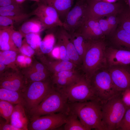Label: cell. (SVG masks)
Returning a JSON list of instances; mask_svg holds the SVG:
<instances>
[{"instance_id":"cell-51","label":"cell","mask_w":130,"mask_h":130,"mask_svg":"<svg viewBox=\"0 0 130 130\" xmlns=\"http://www.w3.org/2000/svg\"><path fill=\"white\" fill-rule=\"evenodd\" d=\"M30 0L31 1H35L37 2H39L40 1V0Z\"/></svg>"},{"instance_id":"cell-20","label":"cell","mask_w":130,"mask_h":130,"mask_svg":"<svg viewBox=\"0 0 130 130\" xmlns=\"http://www.w3.org/2000/svg\"><path fill=\"white\" fill-rule=\"evenodd\" d=\"M0 100L6 101L15 105L25 106V102L22 92L0 88Z\"/></svg>"},{"instance_id":"cell-26","label":"cell","mask_w":130,"mask_h":130,"mask_svg":"<svg viewBox=\"0 0 130 130\" xmlns=\"http://www.w3.org/2000/svg\"><path fill=\"white\" fill-rule=\"evenodd\" d=\"M114 39L117 44L130 50V33L120 28L115 35Z\"/></svg>"},{"instance_id":"cell-35","label":"cell","mask_w":130,"mask_h":130,"mask_svg":"<svg viewBox=\"0 0 130 130\" xmlns=\"http://www.w3.org/2000/svg\"><path fill=\"white\" fill-rule=\"evenodd\" d=\"M57 45L59 48L60 59L64 61H70L68 56L66 48L64 45L58 40H57Z\"/></svg>"},{"instance_id":"cell-5","label":"cell","mask_w":130,"mask_h":130,"mask_svg":"<svg viewBox=\"0 0 130 130\" xmlns=\"http://www.w3.org/2000/svg\"><path fill=\"white\" fill-rule=\"evenodd\" d=\"M58 90L64 93L69 103L98 100L90 80L83 74L70 85Z\"/></svg>"},{"instance_id":"cell-28","label":"cell","mask_w":130,"mask_h":130,"mask_svg":"<svg viewBox=\"0 0 130 130\" xmlns=\"http://www.w3.org/2000/svg\"><path fill=\"white\" fill-rule=\"evenodd\" d=\"M49 76L50 74L48 71H37L29 74L27 76V78L31 82L47 80L50 79L49 78Z\"/></svg>"},{"instance_id":"cell-15","label":"cell","mask_w":130,"mask_h":130,"mask_svg":"<svg viewBox=\"0 0 130 130\" xmlns=\"http://www.w3.org/2000/svg\"><path fill=\"white\" fill-rule=\"evenodd\" d=\"M80 33L86 39L95 40L104 34L98 20L87 18L77 31Z\"/></svg>"},{"instance_id":"cell-47","label":"cell","mask_w":130,"mask_h":130,"mask_svg":"<svg viewBox=\"0 0 130 130\" xmlns=\"http://www.w3.org/2000/svg\"><path fill=\"white\" fill-rule=\"evenodd\" d=\"M4 64L3 63L0 62V71H2L5 68V66L4 65Z\"/></svg>"},{"instance_id":"cell-22","label":"cell","mask_w":130,"mask_h":130,"mask_svg":"<svg viewBox=\"0 0 130 130\" xmlns=\"http://www.w3.org/2000/svg\"><path fill=\"white\" fill-rule=\"evenodd\" d=\"M45 29L42 23L38 19H32L23 23L19 31L23 36H25L30 33H39Z\"/></svg>"},{"instance_id":"cell-40","label":"cell","mask_w":130,"mask_h":130,"mask_svg":"<svg viewBox=\"0 0 130 130\" xmlns=\"http://www.w3.org/2000/svg\"><path fill=\"white\" fill-rule=\"evenodd\" d=\"M18 4L15 0H0V7L6 6L11 4Z\"/></svg>"},{"instance_id":"cell-8","label":"cell","mask_w":130,"mask_h":130,"mask_svg":"<svg viewBox=\"0 0 130 130\" xmlns=\"http://www.w3.org/2000/svg\"><path fill=\"white\" fill-rule=\"evenodd\" d=\"M87 6L84 0H77L66 15L63 26L70 34L77 31L85 21Z\"/></svg>"},{"instance_id":"cell-3","label":"cell","mask_w":130,"mask_h":130,"mask_svg":"<svg viewBox=\"0 0 130 130\" xmlns=\"http://www.w3.org/2000/svg\"><path fill=\"white\" fill-rule=\"evenodd\" d=\"M105 59L104 43L99 41L90 40L81 65L83 74L90 80Z\"/></svg>"},{"instance_id":"cell-39","label":"cell","mask_w":130,"mask_h":130,"mask_svg":"<svg viewBox=\"0 0 130 130\" xmlns=\"http://www.w3.org/2000/svg\"><path fill=\"white\" fill-rule=\"evenodd\" d=\"M0 130H19L10 123H8L5 120H4L0 118Z\"/></svg>"},{"instance_id":"cell-19","label":"cell","mask_w":130,"mask_h":130,"mask_svg":"<svg viewBox=\"0 0 130 130\" xmlns=\"http://www.w3.org/2000/svg\"><path fill=\"white\" fill-rule=\"evenodd\" d=\"M42 2L54 8L63 22L71 9L74 0H41Z\"/></svg>"},{"instance_id":"cell-34","label":"cell","mask_w":130,"mask_h":130,"mask_svg":"<svg viewBox=\"0 0 130 130\" xmlns=\"http://www.w3.org/2000/svg\"><path fill=\"white\" fill-rule=\"evenodd\" d=\"M16 11H23L20 4H13L0 7V13Z\"/></svg>"},{"instance_id":"cell-10","label":"cell","mask_w":130,"mask_h":130,"mask_svg":"<svg viewBox=\"0 0 130 130\" xmlns=\"http://www.w3.org/2000/svg\"><path fill=\"white\" fill-rule=\"evenodd\" d=\"M43 25L45 29L63 26V23L56 10L52 7L42 2L32 13Z\"/></svg>"},{"instance_id":"cell-30","label":"cell","mask_w":130,"mask_h":130,"mask_svg":"<svg viewBox=\"0 0 130 130\" xmlns=\"http://www.w3.org/2000/svg\"><path fill=\"white\" fill-rule=\"evenodd\" d=\"M16 53L11 51H5L0 53V62L4 64L7 65L13 61L15 59Z\"/></svg>"},{"instance_id":"cell-18","label":"cell","mask_w":130,"mask_h":130,"mask_svg":"<svg viewBox=\"0 0 130 130\" xmlns=\"http://www.w3.org/2000/svg\"><path fill=\"white\" fill-rule=\"evenodd\" d=\"M23 105L14 106L10 119V123L19 130H28L29 121Z\"/></svg>"},{"instance_id":"cell-50","label":"cell","mask_w":130,"mask_h":130,"mask_svg":"<svg viewBox=\"0 0 130 130\" xmlns=\"http://www.w3.org/2000/svg\"><path fill=\"white\" fill-rule=\"evenodd\" d=\"M128 3L129 5L130 9V0H127Z\"/></svg>"},{"instance_id":"cell-33","label":"cell","mask_w":130,"mask_h":130,"mask_svg":"<svg viewBox=\"0 0 130 130\" xmlns=\"http://www.w3.org/2000/svg\"><path fill=\"white\" fill-rule=\"evenodd\" d=\"M21 33L19 31L13 29L12 32V37L13 41L15 45L18 48H20L22 45V37Z\"/></svg>"},{"instance_id":"cell-25","label":"cell","mask_w":130,"mask_h":130,"mask_svg":"<svg viewBox=\"0 0 130 130\" xmlns=\"http://www.w3.org/2000/svg\"><path fill=\"white\" fill-rule=\"evenodd\" d=\"M55 34L52 33L48 34L41 41L39 47L44 53H48L52 51L55 43L56 39Z\"/></svg>"},{"instance_id":"cell-42","label":"cell","mask_w":130,"mask_h":130,"mask_svg":"<svg viewBox=\"0 0 130 130\" xmlns=\"http://www.w3.org/2000/svg\"><path fill=\"white\" fill-rule=\"evenodd\" d=\"M24 45L26 50L28 53L31 55L33 54L34 53V51L32 49L30 46L28 45L27 44L25 43L24 44Z\"/></svg>"},{"instance_id":"cell-1","label":"cell","mask_w":130,"mask_h":130,"mask_svg":"<svg viewBox=\"0 0 130 130\" xmlns=\"http://www.w3.org/2000/svg\"><path fill=\"white\" fill-rule=\"evenodd\" d=\"M69 103L70 111L77 115L88 130H106L102 120L101 103L99 101Z\"/></svg>"},{"instance_id":"cell-49","label":"cell","mask_w":130,"mask_h":130,"mask_svg":"<svg viewBox=\"0 0 130 130\" xmlns=\"http://www.w3.org/2000/svg\"><path fill=\"white\" fill-rule=\"evenodd\" d=\"M105 1L110 3H112L115 1L116 0H105Z\"/></svg>"},{"instance_id":"cell-46","label":"cell","mask_w":130,"mask_h":130,"mask_svg":"<svg viewBox=\"0 0 130 130\" xmlns=\"http://www.w3.org/2000/svg\"><path fill=\"white\" fill-rule=\"evenodd\" d=\"M25 61L26 63L28 64H29L31 63V60L30 58H27L25 59Z\"/></svg>"},{"instance_id":"cell-11","label":"cell","mask_w":130,"mask_h":130,"mask_svg":"<svg viewBox=\"0 0 130 130\" xmlns=\"http://www.w3.org/2000/svg\"><path fill=\"white\" fill-rule=\"evenodd\" d=\"M121 11L117 4L98 0H91L87 3V18L98 20L105 16L115 15Z\"/></svg>"},{"instance_id":"cell-38","label":"cell","mask_w":130,"mask_h":130,"mask_svg":"<svg viewBox=\"0 0 130 130\" xmlns=\"http://www.w3.org/2000/svg\"><path fill=\"white\" fill-rule=\"evenodd\" d=\"M106 20L110 26L112 31L116 28L118 22L117 18L115 15H111L107 16Z\"/></svg>"},{"instance_id":"cell-36","label":"cell","mask_w":130,"mask_h":130,"mask_svg":"<svg viewBox=\"0 0 130 130\" xmlns=\"http://www.w3.org/2000/svg\"><path fill=\"white\" fill-rule=\"evenodd\" d=\"M100 28L104 34H109L112 30L107 20L99 19L98 20Z\"/></svg>"},{"instance_id":"cell-31","label":"cell","mask_w":130,"mask_h":130,"mask_svg":"<svg viewBox=\"0 0 130 130\" xmlns=\"http://www.w3.org/2000/svg\"><path fill=\"white\" fill-rule=\"evenodd\" d=\"M118 130H130V107L128 108L117 129Z\"/></svg>"},{"instance_id":"cell-44","label":"cell","mask_w":130,"mask_h":130,"mask_svg":"<svg viewBox=\"0 0 130 130\" xmlns=\"http://www.w3.org/2000/svg\"><path fill=\"white\" fill-rule=\"evenodd\" d=\"M20 48V50L22 53L30 57L31 56L27 51L24 45L22 46Z\"/></svg>"},{"instance_id":"cell-13","label":"cell","mask_w":130,"mask_h":130,"mask_svg":"<svg viewBox=\"0 0 130 130\" xmlns=\"http://www.w3.org/2000/svg\"><path fill=\"white\" fill-rule=\"evenodd\" d=\"M79 69L62 71L53 74L51 79L53 87L59 89L70 85L82 74L79 71Z\"/></svg>"},{"instance_id":"cell-17","label":"cell","mask_w":130,"mask_h":130,"mask_svg":"<svg viewBox=\"0 0 130 130\" xmlns=\"http://www.w3.org/2000/svg\"><path fill=\"white\" fill-rule=\"evenodd\" d=\"M25 79L19 74L5 75L0 79V87L22 92L26 86Z\"/></svg>"},{"instance_id":"cell-48","label":"cell","mask_w":130,"mask_h":130,"mask_svg":"<svg viewBox=\"0 0 130 130\" xmlns=\"http://www.w3.org/2000/svg\"><path fill=\"white\" fill-rule=\"evenodd\" d=\"M15 0L18 4L20 5L26 1V0Z\"/></svg>"},{"instance_id":"cell-32","label":"cell","mask_w":130,"mask_h":130,"mask_svg":"<svg viewBox=\"0 0 130 130\" xmlns=\"http://www.w3.org/2000/svg\"><path fill=\"white\" fill-rule=\"evenodd\" d=\"M120 22V28L130 33V9L123 14Z\"/></svg>"},{"instance_id":"cell-16","label":"cell","mask_w":130,"mask_h":130,"mask_svg":"<svg viewBox=\"0 0 130 130\" xmlns=\"http://www.w3.org/2000/svg\"><path fill=\"white\" fill-rule=\"evenodd\" d=\"M106 58L111 66L130 65V50L110 48L106 53Z\"/></svg>"},{"instance_id":"cell-45","label":"cell","mask_w":130,"mask_h":130,"mask_svg":"<svg viewBox=\"0 0 130 130\" xmlns=\"http://www.w3.org/2000/svg\"><path fill=\"white\" fill-rule=\"evenodd\" d=\"M17 61L20 62H23L25 61L24 57L23 56H18L17 58Z\"/></svg>"},{"instance_id":"cell-14","label":"cell","mask_w":130,"mask_h":130,"mask_svg":"<svg viewBox=\"0 0 130 130\" xmlns=\"http://www.w3.org/2000/svg\"><path fill=\"white\" fill-rule=\"evenodd\" d=\"M115 87L121 92L130 88V72L124 68L111 69L109 72Z\"/></svg>"},{"instance_id":"cell-2","label":"cell","mask_w":130,"mask_h":130,"mask_svg":"<svg viewBox=\"0 0 130 130\" xmlns=\"http://www.w3.org/2000/svg\"><path fill=\"white\" fill-rule=\"evenodd\" d=\"M69 103L65 95L53 87L42 101L37 106L27 111L30 119L55 113L68 114Z\"/></svg>"},{"instance_id":"cell-12","label":"cell","mask_w":130,"mask_h":130,"mask_svg":"<svg viewBox=\"0 0 130 130\" xmlns=\"http://www.w3.org/2000/svg\"><path fill=\"white\" fill-rule=\"evenodd\" d=\"M55 34L57 40L65 46L70 61L79 67L82 62L72 41L70 34L61 26L58 27Z\"/></svg>"},{"instance_id":"cell-7","label":"cell","mask_w":130,"mask_h":130,"mask_svg":"<svg viewBox=\"0 0 130 130\" xmlns=\"http://www.w3.org/2000/svg\"><path fill=\"white\" fill-rule=\"evenodd\" d=\"M53 87L51 78L32 82L26 86L22 91L27 111L38 105Z\"/></svg>"},{"instance_id":"cell-6","label":"cell","mask_w":130,"mask_h":130,"mask_svg":"<svg viewBox=\"0 0 130 130\" xmlns=\"http://www.w3.org/2000/svg\"><path fill=\"white\" fill-rule=\"evenodd\" d=\"M98 100L101 103L121 93L115 87L109 72H96L90 79Z\"/></svg>"},{"instance_id":"cell-43","label":"cell","mask_w":130,"mask_h":130,"mask_svg":"<svg viewBox=\"0 0 130 130\" xmlns=\"http://www.w3.org/2000/svg\"><path fill=\"white\" fill-rule=\"evenodd\" d=\"M36 67L37 71H46L44 66L40 64H38L36 66Z\"/></svg>"},{"instance_id":"cell-37","label":"cell","mask_w":130,"mask_h":130,"mask_svg":"<svg viewBox=\"0 0 130 130\" xmlns=\"http://www.w3.org/2000/svg\"><path fill=\"white\" fill-rule=\"evenodd\" d=\"M121 98L122 102L127 107H130V88L121 92Z\"/></svg>"},{"instance_id":"cell-24","label":"cell","mask_w":130,"mask_h":130,"mask_svg":"<svg viewBox=\"0 0 130 130\" xmlns=\"http://www.w3.org/2000/svg\"><path fill=\"white\" fill-rule=\"evenodd\" d=\"M65 130H88L77 115L69 111L64 126Z\"/></svg>"},{"instance_id":"cell-9","label":"cell","mask_w":130,"mask_h":130,"mask_svg":"<svg viewBox=\"0 0 130 130\" xmlns=\"http://www.w3.org/2000/svg\"><path fill=\"white\" fill-rule=\"evenodd\" d=\"M67 114L58 113L30 119L28 130H50L57 129L66 122Z\"/></svg>"},{"instance_id":"cell-29","label":"cell","mask_w":130,"mask_h":130,"mask_svg":"<svg viewBox=\"0 0 130 130\" xmlns=\"http://www.w3.org/2000/svg\"><path fill=\"white\" fill-rule=\"evenodd\" d=\"M39 33H30L26 34L25 36L27 43L33 49L39 47L41 41Z\"/></svg>"},{"instance_id":"cell-41","label":"cell","mask_w":130,"mask_h":130,"mask_svg":"<svg viewBox=\"0 0 130 130\" xmlns=\"http://www.w3.org/2000/svg\"><path fill=\"white\" fill-rule=\"evenodd\" d=\"M52 54L53 57L56 59H60L59 48L57 45L52 50Z\"/></svg>"},{"instance_id":"cell-52","label":"cell","mask_w":130,"mask_h":130,"mask_svg":"<svg viewBox=\"0 0 130 130\" xmlns=\"http://www.w3.org/2000/svg\"></svg>"},{"instance_id":"cell-4","label":"cell","mask_w":130,"mask_h":130,"mask_svg":"<svg viewBox=\"0 0 130 130\" xmlns=\"http://www.w3.org/2000/svg\"><path fill=\"white\" fill-rule=\"evenodd\" d=\"M121 93L101 103L102 120L106 130H117L127 108L122 101Z\"/></svg>"},{"instance_id":"cell-27","label":"cell","mask_w":130,"mask_h":130,"mask_svg":"<svg viewBox=\"0 0 130 130\" xmlns=\"http://www.w3.org/2000/svg\"><path fill=\"white\" fill-rule=\"evenodd\" d=\"M13 104L8 102L0 100V115L6 121L10 122L11 117L13 110Z\"/></svg>"},{"instance_id":"cell-21","label":"cell","mask_w":130,"mask_h":130,"mask_svg":"<svg viewBox=\"0 0 130 130\" xmlns=\"http://www.w3.org/2000/svg\"><path fill=\"white\" fill-rule=\"evenodd\" d=\"M70 34L72 41L82 63L90 40L85 39L80 33L78 32H75Z\"/></svg>"},{"instance_id":"cell-23","label":"cell","mask_w":130,"mask_h":130,"mask_svg":"<svg viewBox=\"0 0 130 130\" xmlns=\"http://www.w3.org/2000/svg\"><path fill=\"white\" fill-rule=\"evenodd\" d=\"M13 25L0 27V46L3 50H9L10 47L15 45L12 37Z\"/></svg>"}]
</instances>
